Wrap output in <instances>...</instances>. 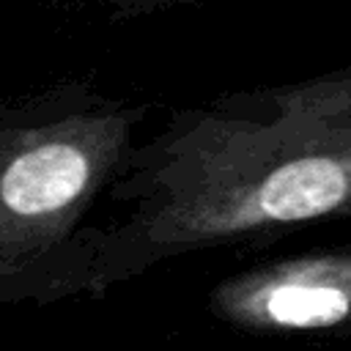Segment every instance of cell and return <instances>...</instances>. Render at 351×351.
Listing matches in <instances>:
<instances>
[{
    "mask_svg": "<svg viewBox=\"0 0 351 351\" xmlns=\"http://www.w3.org/2000/svg\"><path fill=\"white\" fill-rule=\"evenodd\" d=\"M132 208L88 239V285L165 258L351 217V69L222 110L129 162Z\"/></svg>",
    "mask_w": 351,
    "mask_h": 351,
    "instance_id": "obj_1",
    "label": "cell"
},
{
    "mask_svg": "<svg viewBox=\"0 0 351 351\" xmlns=\"http://www.w3.org/2000/svg\"><path fill=\"white\" fill-rule=\"evenodd\" d=\"M132 162L121 118L71 115L0 132V274L47 299L85 288L88 219Z\"/></svg>",
    "mask_w": 351,
    "mask_h": 351,
    "instance_id": "obj_2",
    "label": "cell"
},
{
    "mask_svg": "<svg viewBox=\"0 0 351 351\" xmlns=\"http://www.w3.org/2000/svg\"><path fill=\"white\" fill-rule=\"evenodd\" d=\"M208 313L247 335L351 343V241L241 269L211 288Z\"/></svg>",
    "mask_w": 351,
    "mask_h": 351,
    "instance_id": "obj_3",
    "label": "cell"
},
{
    "mask_svg": "<svg viewBox=\"0 0 351 351\" xmlns=\"http://www.w3.org/2000/svg\"><path fill=\"white\" fill-rule=\"evenodd\" d=\"M47 299L44 288L30 282V280H22V277H5L0 274V302H16V299Z\"/></svg>",
    "mask_w": 351,
    "mask_h": 351,
    "instance_id": "obj_4",
    "label": "cell"
}]
</instances>
